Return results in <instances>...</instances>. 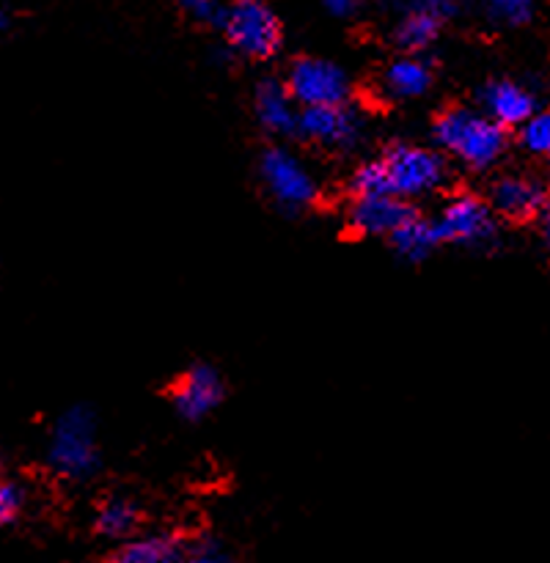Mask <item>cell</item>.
Masks as SVG:
<instances>
[{"label": "cell", "mask_w": 550, "mask_h": 563, "mask_svg": "<svg viewBox=\"0 0 550 563\" xmlns=\"http://www.w3.org/2000/svg\"><path fill=\"white\" fill-rule=\"evenodd\" d=\"M292 97L300 108L314 104H339L352 99V77L350 71L333 58L322 55H297L289 60L284 75Z\"/></svg>", "instance_id": "cell-8"}, {"label": "cell", "mask_w": 550, "mask_h": 563, "mask_svg": "<svg viewBox=\"0 0 550 563\" xmlns=\"http://www.w3.org/2000/svg\"><path fill=\"white\" fill-rule=\"evenodd\" d=\"M416 212V203L396 192L352 198L350 209H346V231L355 236H366V240H388Z\"/></svg>", "instance_id": "cell-13"}, {"label": "cell", "mask_w": 550, "mask_h": 563, "mask_svg": "<svg viewBox=\"0 0 550 563\" xmlns=\"http://www.w3.org/2000/svg\"><path fill=\"white\" fill-rule=\"evenodd\" d=\"M168 396L176 418L185 423H201L223 405L226 383L212 363H193L174 379Z\"/></svg>", "instance_id": "cell-9"}, {"label": "cell", "mask_w": 550, "mask_h": 563, "mask_svg": "<svg viewBox=\"0 0 550 563\" xmlns=\"http://www.w3.org/2000/svg\"><path fill=\"white\" fill-rule=\"evenodd\" d=\"M465 3L468 0H396V9H416V11H424V14H432L438 16L440 22H454L457 16L465 11Z\"/></svg>", "instance_id": "cell-25"}, {"label": "cell", "mask_w": 550, "mask_h": 563, "mask_svg": "<svg viewBox=\"0 0 550 563\" xmlns=\"http://www.w3.org/2000/svg\"><path fill=\"white\" fill-rule=\"evenodd\" d=\"M487 201L498 212L504 223H534L542 209L548 207L550 196L544 181L528 174H498L487 187Z\"/></svg>", "instance_id": "cell-10"}, {"label": "cell", "mask_w": 550, "mask_h": 563, "mask_svg": "<svg viewBox=\"0 0 550 563\" xmlns=\"http://www.w3.org/2000/svg\"><path fill=\"white\" fill-rule=\"evenodd\" d=\"M517 143L531 157L550 159V108H539L526 124L517 130Z\"/></svg>", "instance_id": "cell-20"}, {"label": "cell", "mask_w": 550, "mask_h": 563, "mask_svg": "<svg viewBox=\"0 0 550 563\" xmlns=\"http://www.w3.org/2000/svg\"><path fill=\"white\" fill-rule=\"evenodd\" d=\"M385 242H388V247L394 251V256L405 264L429 262L432 253L443 247L435 218H427V214L421 212H416L410 220H405V223H402Z\"/></svg>", "instance_id": "cell-16"}, {"label": "cell", "mask_w": 550, "mask_h": 563, "mask_svg": "<svg viewBox=\"0 0 550 563\" xmlns=\"http://www.w3.org/2000/svg\"><path fill=\"white\" fill-rule=\"evenodd\" d=\"M253 119L258 130L273 141H297L300 130V104L292 97L284 77L267 75L253 86Z\"/></svg>", "instance_id": "cell-11"}, {"label": "cell", "mask_w": 550, "mask_h": 563, "mask_svg": "<svg viewBox=\"0 0 550 563\" xmlns=\"http://www.w3.org/2000/svg\"><path fill=\"white\" fill-rule=\"evenodd\" d=\"M539 236H542V242H544V247H548V253H550V201H548V207L542 209V214H539Z\"/></svg>", "instance_id": "cell-27"}, {"label": "cell", "mask_w": 550, "mask_h": 563, "mask_svg": "<svg viewBox=\"0 0 550 563\" xmlns=\"http://www.w3.org/2000/svg\"><path fill=\"white\" fill-rule=\"evenodd\" d=\"M388 168L391 187L407 201L438 196L451 185V157L438 146H424L413 141H391L380 152Z\"/></svg>", "instance_id": "cell-3"}, {"label": "cell", "mask_w": 550, "mask_h": 563, "mask_svg": "<svg viewBox=\"0 0 550 563\" xmlns=\"http://www.w3.org/2000/svg\"><path fill=\"white\" fill-rule=\"evenodd\" d=\"M361 3L363 0H322V9L328 11L330 16H336V20H346V16L355 14Z\"/></svg>", "instance_id": "cell-26"}, {"label": "cell", "mask_w": 550, "mask_h": 563, "mask_svg": "<svg viewBox=\"0 0 550 563\" xmlns=\"http://www.w3.org/2000/svg\"><path fill=\"white\" fill-rule=\"evenodd\" d=\"M476 108H482L490 119L504 124L506 130L517 132L539 108L542 99L522 80L512 77H490L476 91Z\"/></svg>", "instance_id": "cell-12"}, {"label": "cell", "mask_w": 550, "mask_h": 563, "mask_svg": "<svg viewBox=\"0 0 550 563\" xmlns=\"http://www.w3.org/2000/svg\"><path fill=\"white\" fill-rule=\"evenodd\" d=\"M429 132L440 152L476 174L495 168L506 157L512 143V130L490 119L482 108H468V104H451L440 110Z\"/></svg>", "instance_id": "cell-1"}, {"label": "cell", "mask_w": 550, "mask_h": 563, "mask_svg": "<svg viewBox=\"0 0 550 563\" xmlns=\"http://www.w3.org/2000/svg\"><path fill=\"white\" fill-rule=\"evenodd\" d=\"M91 528L99 539L121 544L127 542V539L135 537L138 528H141V509H138L135 500L116 495V498L102 500V504L97 506Z\"/></svg>", "instance_id": "cell-18"}, {"label": "cell", "mask_w": 550, "mask_h": 563, "mask_svg": "<svg viewBox=\"0 0 550 563\" xmlns=\"http://www.w3.org/2000/svg\"><path fill=\"white\" fill-rule=\"evenodd\" d=\"M346 192L350 198H369V196H388L394 192L388 179V168H385L383 157H369L352 168L350 179H346Z\"/></svg>", "instance_id": "cell-19"}, {"label": "cell", "mask_w": 550, "mask_h": 563, "mask_svg": "<svg viewBox=\"0 0 550 563\" xmlns=\"http://www.w3.org/2000/svg\"><path fill=\"white\" fill-rule=\"evenodd\" d=\"M490 22L501 27H520L534 20L537 0H479Z\"/></svg>", "instance_id": "cell-21"}, {"label": "cell", "mask_w": 550, "mask_h": 563, "mask_svg": "<svg viewBox=\"0 0 550 563\" xmlns=\"http://www.w3.org/2000/svg\"><path fill=\"white\" fill-rule=\"evenodd\" d=\"M256 174L270 201L284 214H302L319 201L317 176L286 141H275L258 152Z\"/></svg>", "instance_id": "cell-5"}, {"label": "cell", "mask_w": 550, "mask_h": 563, "mask_svg": "<svg viewBox=\"0 0 550 563\" xmlns=\"http://www.w3.org/2000/svg\"><path fill=\"white\" fill-rule=\"evenodd\" d=\"M435 86V69L424 55L399 53L380 71V91L396 102H416L424 99Z\"/></svg>", "instance_id": "cell-14"}, {"label": "cell", "mask_w": 550, "mask_h": 563, "mask_svg": "<svg viewBox=\"0 0 550 563\" xmlns=\"http://www.w3.org/2000/svg\"><path fill=\"white\" fill-rule=\"evenodd\" d=\"M369 119L355 102L339 104H314V108H300V130L297 141L311 143V146L324 148V152L350 154L366 141Z\"/></svg>", "instance_id": "cell-7"}, {"label": "cell", "mask_w": 550, "mask_h": 563, "mask_svg": "<svg viewBox=\"0 0 550 563\" xmlns=\"http://www.w3.org/2000/svg\"><path fill=\"white\" fill-rule=\"evenodd\" d=\"M187 561L190 563H226L231 561L229 548L223 544V539L212 537V533H204V537L187 539Z\"/></svg>", "instance_id": "cell-24"}, {"label": "cell", "mask_w": 550, "mask_h": 563, "mask_svg": "<svg viewBox=\"0 0 550 563\" xmlns=\"http://www.w3.org/2000/svg\"><path fill=\"white\" fill-rule=\"evenodd\" d=\"M443 27L446 22H440L432 14H424V11L416 9H396V20L391 25L388 36L399 53L424 55L438 44Z\"/></svg>", "instance_id": "cell-17"}, {"label": "cell", "mask_w": 550, "mask_h": 563, "mask_svg": "<svg viewBox=\"0 0 550 563\" xmlns=\"http://www.w3.org/2000/svg\"><path fill=\"white\" fill-rule=\"evenodd\" d=\"M501 223L504 220L498 218L487 196L471 190L451 192L435 214V225H438L443 245L473 253H490L501 245V234H504Z\"/></svg>", "instance_id": "cell-4"}, {"label": "cell", "mask_w": 550, "mask_h": 563, "mask_svg": "<svg viewBox=\"0 0 550 563\" xmlns=\"http://www.w3.org/2000/svg\"><path fill=\"white\" fill-rule=\"evenodd\" d=\"M28 506V489L20 478H3L0 484V526L9 528L20 522Z\"/></svg>", "instance_id": "cell-23"}, {"label": "cell", "mask_w": 550, "mask_h": 563, "mask_svg": "<svg viewBox=\"0 0 550 563\" xmlns=\"http://www.w3.org/2000/svg\"><path fill=\"white\" fill-rule=\"evenodd\" d=\"M99 418L91 405H72L53 421L47 434L44 462L61 482L86 484L102 467V451L97 440Z\"/></svg>", "instance_id": "cell-2"}, {"label": "cell", "mask_w": 550, "mask_h": 563, "mask_svg": "<svg viewBox=\"0 0 550 563\" xmlns=\"http://www.w3.org/2000/svg\"><path fill=\"white\" fill-rule=\"evenodd\" d=\"M119 563H179L187 561V539L174 531L135 533L110 555Z\"/></svg>", "instance_id": "cell-15"}, {"label": "cell", "mask_w": 550, "mask_h": 563, "mask_svg": "<svg viewBox=\"0 0 550 563\" xmlns=\"http://www.w3.org/2000/svg\"><path fill=\"white\" fill-rule=\"evenodd\" d=\"M176 9L196 25L218 33L223 31L226 14H229V3L223 0H176Z\"/></svg>", "instance_id": "cell-22"}, {"label": "cell", "mask_w": 550, "mask_h": 563, "mask_svg": "<svg viewBox=\"0 0 550 563\" xmlns=\"http://www.w3.org/2000/svg\"><path fill=\"white\" fill-rule=\"evenodd\" d=\"M220 36L237 58L264 64L284 47V20L270 0H231Z\"/></svg>", "instance_id": "cell-6"}]
</instances>
